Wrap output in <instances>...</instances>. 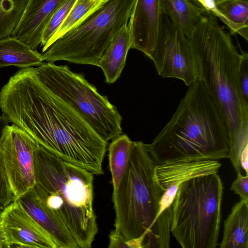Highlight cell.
<instances>
[{"mask_svg":"<svg viewBox=\"0 0 248 248\" xmlns=\"http://www.w3.org/2000/svg\"><path fill=\"white\" fill-rule=\"evenodd\" d=\"M3 114L38 144L93 174H103L108 141L42 81L33 66L22 68L0 90Z\"/></svg>","mask_w":248,"mask_h":248,"instance_id":"obj_1","label":"cell"},{"mask_svg":"<svg viewBox=\"0 0 248 248\" xmlns=\"http://www.w3.org/2000/svg\"><path fill=\"white\" fill-rule=\"evenodd\" d=\"M147 145L157 164L228 158L226 124L201 81L188 86L170 119Z\"/></svg>","mask_w":248,"mask_h":248,"instance_id":"obj_2","label":"cell"},{"mask_svg":"<svg viewBox=\"0 0 248 248\" xmlns=\"http://www.w3.org/2000/svg\"><path fill=\"white\" fill-rule=\"evenodd\" d=\"M187 38L197 63L199 80L226 124L230 144H235L248 133V107L241 100L238 84L242 52L209 11L203 12Z\"/></svg>","mask_w":248,"mask_h":248,"instance_id":"obj_3","label":"cell"},{"mask_svg":"<svg viewBox=\"0 0 248 248\" xmlns=\"http://www.w3.org/2000/svg\"><path fill=\"white\" fill-rule=\"evenodd\" d=\"M34 170L37 193L68 229L78 247L90 248L98 232L93 174L39 145L34 154Z\"/></svg>","mask_w":248,"mask_h":248,"instance_id":"obj_4","label":"cell"},{"mask_svg":"<svg viewBox=\"0 0 248 248\" xmlns=\"http://www.w3.org/2000/svg\"><path fill=\"white\" fill-rule=\"evenodd\" d=\"M157 165L147 144L133 141L126 169L118 187L113 190L114 230L127 240L137 239L140 248L165 192L155 177Z\"/></svg>","mask_w":248,"mask_h":248,"instance_id":"obj_5","label":"cell"},{"mask_svg":"<svg viewBox=\"0 0 248 248\" xmlns=\"http://www.w3.org/2000/svg\"><path fill=\"white\" fill-rule=\"evenodd\" d=\"M223 186L217 173L181 184L172 204L170 232L183 248H216Z\"/></svg>","mask_w":248,"mask_h":248,"instance_id":"obj_6","label":"cell"},{"mask_svg":"<svg viewBox=\"0 0 248 248\" xmlns=\"http://www.w3.org/2000/svg\"><path fill=\"white\" fill-rule=\"evenodd\" d=\"M135 0H106L42 53L44 61L99 66L113 39L129 19Z\"/></svg>","mask_w":248,"mask_h":248,"instance_id":"obj_7","label":"cell"},{"mask_svg":"<svg viewBox=\"0 0 248 248\" xmlns=\"http://www.w3.org/2000/svg\"><path fill=\"white\" fill-rule=\"evenodd\" d=\"M44 84L74 109L105 140L123 133L122 117L106 96L101 95L84 75L67 65L43 63L35 67Z\"/></svg>","mask_w":248,"mask_h":248,"instance_id":"obj_8","label":"cell"},{"mask_svg":"<svg viewBox=\"0 0 248 248\" xmlns=\"http://www.w3.org/2000/svg\"><path fill=\"white\" fill-rule=\"evenodd\" d=\"M148 58L162 78L180 79L188 87L199 80L197 63L187 37L164 13L158 39Z\"/></svg>","mask_w":248,"mask_h":248,"instance_id":"obj_9","label":"cell"},{"mask_svg":"<svg viewBox=\"0 0 248 248\" xmlns=\"http://www.w3.org/2000/svg\"><path fill=\"white\" fill-rule=\"evenodd\" d=\"M38 146L32 138L14 124L8 125L3 131L0 157L15 200L35 184L34 154Z\"/></svg>","mask_w":248,"mask_h":248,"instance_id":"obj_10","label":"cell"},{"mask_svg":"<svg viewBox=\"0 0 248 248\" xmlns=\"http://www.w3.org/2000/svg\"><path fill=\"white\" fill-rule=\"evenodd\" d=\"M9 248H57L49 234L16 200L0 214Z\"/></svg>","mask_w":248,"mask_h":248,"instance_id":"obj_11","label":"cell"},{"mask_svg":"<svg viewBox=\"0 0 248 248\" xmlns=\"http://www.w3.org/2000/svg\"><path fill=\"white\" fill-rule=\"evenodd\" d=\"M221 166L218 161L210 160L157 164L155 177L165 191L159 202V211L162 212L172 205L181 184L196 177L218 173Z\"/></svg>","mask_w":248,"mask_h":248,"instance_id":"obj_12","label":"cell"},{"mask_svg":"<svg viewBox=\"0 0 248 248\" xmlns=\"http://www.w3.org/2000/svg\"><path fill=\"white\" fill-rule=\"evenodd\" d=\"M163 15L161 0H135L127 24L131 48L149 57L160 35Z\"/></svg>","mask_w":248,"mask_h":248,"instance_id":"obj_13","label":"cell"},{"mask_svg":"<svg viewBox=\"0 0 248 248\" xmlns=\"http://www.w3.org/2000/svg\"><path fill=\"white\" fill-rule=\"evenodd\" d=\"M65 0H28L11 36L34 50L41 45L42 34L50 16Z\"/></svg>","mask_w":248,"mask_h":248,"instance_id":"obj_14","label":"cell"},{"mask_svg":"<svg viewBox=\"0 0 248 248\" xmlns=\"http://www.w3.org/2000/svg\"><path fill=\"white\" fill-rule=\"evenodd\" d=\"M15 200L49 234L57 248H78L68 229L46 204L33 186Z\"/></svg>","mask_w":248,"mask_h":248,"instance_id":"obj_15","label":"cell"},{"mask_svg":"<svg viewBox=\"0 0 248 248\" xmlns=\"http://www.w3.org/2000/svg\"><path fill=\"white\" fill-rule=\"evenodd\" d=\"M131 46L130 33L126 24L113 39L99 63V67L103 71L108 83H114L120 77Z\"/></svg>","mask_w":248,"mask_h":248,"instance_id":"obj_16","label":"cell"},{"mask_svg":"<svg viewBox=\"0 0 248 248\" xmlns=\"http://www.w3.org/2000/svg\"><path fill=\"white\" fill-rule=\"evenodd\" d=\"M220 248H248V201L241 199L224 221Z\"/></svg>","mask_w":248,"mask_h":248,"instance_id":"obj_17","label":"cell"},{"mask_svg":"<svg viewBox=\"0 0 248 248\" xmlns=\"http://www.w3.org/2000/svg\"><path fill=\"white\" fill-rule=\"evenodd\" d=\"M44 61L42 54L18 39L12 36L0 39V68L38 66Z\"/></svg>","mask_w":248,"mask_h":248,"instance_id":"obj_18","label":"cell"},{"mask_svg":"<svg viewBox=\"0 0 248 248\" xmlns=\"http://www.w3.org/2000/svg\"><path fill=\"white\" fill-rule=\"evenodd\" d=\"M246 41L248 39V0H218L211 12Z\"/></svg>","mask_w":248,"mask_h":248,"instance_id":"obj_19","label":"cell"},{"mask_svg":"<svg viewBox=\"0 0 248 248\" xmlns=\"http://www.w3.org/2000/svg\"><path fill=\"white\" fill-rule=\"evenodd\" d=\"M161 2L163 13L186 37L192 33L205 11L190 0H161Z\"/></svg>","mask_w":248,"mask_h":248,"instance_id":"obj_20","label":"cell"},{"mask_svg":"<svg viewBox=\"0 0 248 248\" xmlns=\"http://www.w3.org/2000/svg\"><path fill=\"white\" fill-rule=\"evenodd\" d=\"M133 141L126 135L113 139L108 147L109 167L113 190L118 187L127 167Z\"/></svg>","mask_w":248,"mask_h":248,"instance_id":"obj_21","label":"cell"},{"mask_svg":"<svg viewBox=\"0 0 248 248\" xmlns=\"http://www.w3.org/2000/svg\"><path fill=\"white\" fill-rule=\"evenodd\" d=\"M28 1V0H0V39L11 36Z\"/></svg>","mask_w":248,"mask_h":248,"instance_id":"obj_22","label":"cell"},{"mask_svg":"<svg viewBox=\"0 0 248 248\" xmlns=\"http://www.w3.org/2000/svg\"><path fill=\"white\" fill-rule=\"evenodd\" d=\"M106 0H76L65 19L52 38L49 46L55 41L78 25Z\"/></svg>","mask_w":248,"mask_h":248,"instance_id":"obj_23","label":"cell"},{"mask_svg":"<svg viewBox=\"0 0 248 248\" xmlns=\"http://www.w3.org/2000/svg\"><path fill=\"white\" fill-rule=\"evenodd\" d=\"M76 0H65L50 16L44 30L41 46L42 52L49 47L55 33L65 19Z\"/></svg>","mask_w":248,"mask_h":248,"instance_id":"obj_24","label":"cell"},{"mask_svg":"<svg viewBox=\"0 0 248 248\" xmlns=\"http://www.w3.org/2000/svg\"><path fill=\"white\" fill-rule=\"evenodd\" d=\"M10 123L6 115H0V139L4 129ZM14 200L5 167L0 157V202L6 206Z\"/></svg>","mask_w":248,"mask_h":248,"instance_id":"obj_25","label":"cell"},{"mask_svg":"<svg viewBox=\"0 0 248 248\" xmlns=\"http://www.w3.org/2000/svg\"><path fill=\"white\" fill-rule=\"evenodd\" d=\"M238 84L240 95L244 104L248 107V55L242 52L240 62Z\"/></svg>","mask_w":248,"mask_h":248,"instance_id":"obj_26","label":"cell"},{"mask_svg":"<svg viewBox=\"0 0 248 248\" xmlns=\"http://www.w3.org/2000/svg\"><path fill=\"white\" fill-rule=\"evenodd\" d=\"M230 190L238 195L241 199L248 201V175L237 173V177L232 183Z\"/></svg>","mask_w":248,"mask_h":248,"instance_id":"obj_27","label":"cell"},{"mask_svg":"<svg viewBox=\"0 0 248 248\" xmlns=\"http://www.w3.org/2000/svg\"><path fill=\"white\" fill-rule=\"evenodd\" d=\"M109 248H127V240L121 233L112 230L109 235Z\"/></svg>","mask_w":248,"mask_h":248,"instance_id":"obj_28","label":"cell"},{"mask_svg":"<svg viewBox=\"0 0 248 248\" xmlns=\"http://www.w3.org/2000/svg\"><path fill=\"white\" fill-rule=\"evenodd\" d=\"M199 8L205 11L211 12L215 3L218 0H190Z\"/></svg>","mask_w":248,"mask_h":248,"instance_id":"obj_29","label":"cell"},{"mask_svg":"<svg viewBox=\"0 0 248 248\" xmlns=\"http://www.w3.org/2000/svg\"><path fill=\"white\" fill-rule=\"evenodd\" d=\"M240 164L241 168L245 171L246 174L248 175V146L245 148L241 154Z\"/></svg>","mask_w":248,"mask_h":248,"instance_id":"obj_30","label":"cell"},{"mask_svg":"<svg viewBox=\"0 0 248 248\" xmlns=\"http://www.w3.org/2000/svg\"><path fill=\"white\" fill-rule=\"evenodd\" d=\"M0 214V248H9V244L4 232Z\"/></svg>","mask_w":248,"mask_h":248,"instance_id":"obj_31","label":"cell"},{"mask_svg":"<svg viewBox=\"0 0 248 248\" xmlns=\"http://www.w3.org/2000/svg\"><path fill=\"white\" fill-rule=\"evenodd\" d=\"M5 206H6L5 205L0 202V214H1V213L2 212V211H3V210L4 209V208Z\"/></svg>","mask_w":248,"mask_h":248,"instance_id":"obj_32","label":"cell"},{"mask_svg":"<svg viewBox=\"0 0 248 248\" xmlns=\"http://www.w3.org/2000/svg\"></svg>","mask_w":248,"mask_h":248,"instance_id":"obj_33","label":"cell"}]
</instances>
